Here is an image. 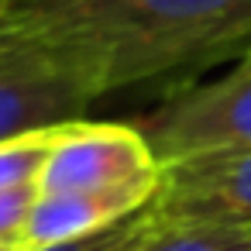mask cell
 I'll return each mask as SVG.
<instances>
[{
  "mask_svg": "<svg viewBox=\"0 0 251 251\" xmlns=\"http://www.w3.org/2000/svg\"><path fill=\"white\" fill-rule=\"evenodd\" d=\"M148 203L131 193H38L21 230V251L90 237Z\"/></svg>",
  "mask_w": 251,
  "mask_h": 251,
  "instance_id": "cell-6",
  "label": "cell"
},
{
  "mask_svg": "<svg viewBox=\"0 0 251 251\" xmlns=\"http://www.w3.org/2000/svg\"><path fill=\"white\" fill-rule=\"evenodd\" d=\"M7 7H11V0H0V18L7 14Z\"/></svg>",
  "mask_w": 251,
  "mask_h": 251,
  "instance_id": "cell-11",
  "label": "cell"
},
{
  "mask_svg": "<svg viewBox=\"0 0 251 251\" xmlns=\"http://www.w3.org/2000/svg\"><path fill=\"white\" fill-rule=\"evenodd\" d=\"M162 162L134 124L73 121L52 131L38 193H131L151 200Z\"/></svg>",
  "mask_w": 251,
  "mask_h": 251,
  "instance_id": "cell-3",
  "label": "cell"
},
{
  "mask_svg": "<svg viewBox=\"0 0 251 251\" xmlns=\"http://www.w3.org/2000/svg\"><path fill=\"white\" fill-rule=\"evenodd\" d=\"M35 196H38L35 186L0 193V244L21 248V230H25V220H28V213H31Z\"/></svg>",
  "mask_w": 251,
  "mask_h": 251,
  "instance_id": "cell-10",
  "label": "cell"
},
{
  "mask_svg": "<svg viewBox=\"0 0 251 251\" xmlns=\"http://www.w3.org/2000/svg\"><path fill=\"white\" fill-rule=\"evenodd\" d=\"M49 141L52 131H38L28 138H14L0 145V193H11V189H38V176L49 155Z\"/></svg>",
  "mask_w": 251,
  "mask_h": 251,
  "instance_id": "cell-8",
  "label": "cell"
},
{
  "mask_svg": "<svg viewBox=\"0 0 251 251\" xmlns=\"http://www.w3.org/2000/svg\"><path fill=\"white\" fill-rule=\"evenodd\" d=\"M151 213L158 227L203 224L251 234V148L210 151L162 165Z\"/></svg>",
  "mask_w": 251,
  "mask_h": 251,
  "instance_id": "cell-4",
  "label": "cell"
},
{
  "mask_svg": "<svg viewBox=\"0 0 251 251\" xmlns=\"http://www.w3.org/2000/svg\"><path fill=\"white\" fill-rule=\"evenodd\" d=\"M138 251H251V234L230 227L176 224V227H155V234Z\"/></svg>",
  "mask_w": 251,
  "mask_h": 251,
  "instance_id": "cell-7",
  "label": "cell"
},
{
  "mask_svg": "<svg viewBox=\"0 0 251 251\" xmlns=\"http://www.w3.org/2000/svg\"><path fill=\"white\" fill-rule=\"evenodd\" d=\"M155 213H151V203L134 210L131 217L110 224L107 230H97L90 237H79V241H69V244H52V248H28V251H138L151 234H155Z\"/></svg>",
  "mask_w": 251,
  "mask_h": 251,
  "instance_id": "cell-9",
  "label": "cell"
},
{
  "mask_svg": "<svg viewBox=\"0 0 251 251\" xmlns=\"http://www.w3.org/2000/svg\"><path fill=\"white\" fill-rule=\"evenodd\" d=\"M134 127L162 165L210 151L251 148V42L224 76L182 86Z\"/></svg>",
  "mask_w": 251,
  "mask_h": 251,
  "instance_id": "cell-2",
  "label": "cell"
},
{
  "mask_svg": "<svg viewBox=\"0 0 251 251\" xmlns=\"http://www.w3.org/2000/svg\"><path fill=\"white\" fill-rule=\"evenodd\" d=\"M0 251H21V248H11V244H0Z\"/></svg>",
  "mask_w": 251,
  "mask_h": 251,
  "instance_id": "cell-12",
  "label": "cell"
},
{
  "mask_svg": "<svg viewBox=\"0 0 251 251\" xmlns=\"http://www.w3.org/2000/svg\"><path fill=\"white\" fill-rule=\"evenodd\" d=\"M90 103L69 73L0 31V145L83 121Z\"/></svg>",
  "mask_w": 251,
  "mask_h": 251,
  "instance_id": "cell-5",
  "label": "cell"
},
{
  "mask_svg": "<svg viewBox=\"0 0 251 251\" xmlns=\"http://www.w3.org/2000/svg\"><path fill=\"white\" fill-rule=\"evenodd\" d=\"M0 31L97 100L244 52L251 0H11Z\"/></svg>",
  "mask_w": 251,
  "mask_h": 251,
  "instance_id": "cell-1",
  "label": "cell"
}]
</instances>
